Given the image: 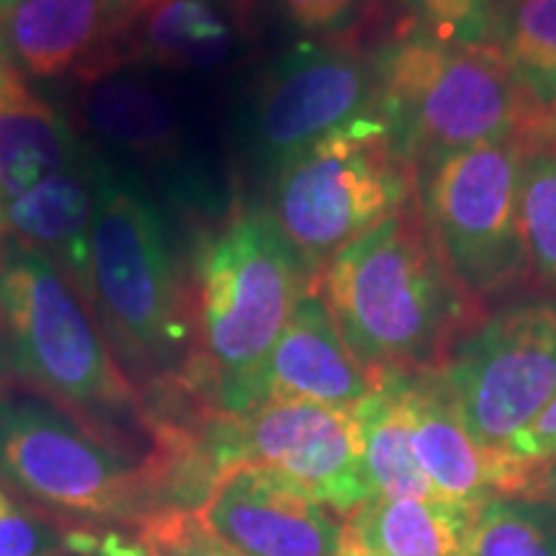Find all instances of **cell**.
<instances>
[{
    "label": "cell",
    "mask_w": 556,
    "mask_h": 556,
    "mask_svg": "<svg viewBox=\"0 0 556 556\" xmlns=\"http://www.w3.org/2000/svg\"><path fill=\"white\" fill-rule=\"evenodd\" d=\"M0 389L50 400L137 456L155 448L148 402L93 309L45 253L11 232H0Z\"/></svg>",
    "instance_id": "1"
},
{
    "label": "cell",
    "mask_w": 556,
    "mask_h": 556,
    "mask_svg": "<svg viewBox=\"0 0 556 556\" xmlns=\"http://www.w3.org/2000/svg\"><path fill=\"white\" fill-rule=\"evenodd\" d=\"M86 144L93 193V312L111 351L155 402L186 392L193 302L184 287L165 206L135 173ZM150 402V405H155Z\"/></svg>",
    "instance_id": "2"
},
{
    "label": "cell",
    "mask_w": 556,
    "mask_h": 556,
    "mask_svg": "<svg viewBox=\"0 0 556 556\" xmlns=\"http://www.w3.org/2000/svg\"><path fill=\"white\" fill-rule=\"evenodd\" d=\"M312 283L377 379L435 371L486 315L438 255L417 199L332 255Z\"/></svg>",
    "instance_id": "3"
},
{
    "label": "cell",
    "mask_w": 556,
    "mask_h": 556,
    "mask_svg": "<svg viewBox=\"0 0 556 556\" xmlns=\"http://www.w3.org/2000/svg\"><path fill=\"white\" fill-rule=\"evenodd\" d=\"M309 287V270L268 206H235L208 229L197 253L186 392L208 413L242 415L258 407L270 348Z\"/></svg>",
    "instance_id": "4"
},
{
    "label": "cell",
    "mask_w": 556,
    "mask_h": 556,
    "mask_svg": "<svg viewBox=\"0 0 556 556\" xmlns=\"http://www.w3.org/2000/svg\"><path fill=\"white\" fill-rule=\"evenodd\" d=\"M377 58L379 116L415 173L458 150L503 139L552 148L544 103L497 47L402 37L379 47Z\"/></svg>",
    "instance_id": "5"
},
{
    "label": "cell",
    "mask_w": 556,
    "mask_h": 556,
    "mask_svg": "<svg viewBox=\"0 0 556 556\" xmlns=\"http://www.w3.org/2000/svg\"><path fill=\"white\" fill-rule=\"evenodd\" d=\"M0 484L60 523L139 528L168 513L152 456H137L29 392L0 389Z\"/></svg>",
    "instance_id": "6"
},
{
    "label": "cell",
    "mask_w": 556,
    "mask_h": 556,
    "mask_svg": "<svg viewBox=\"0 0 556 556\" xmlns=\"http://www.w3.org/2000/svg\"><path fill=\"white\" fill-rule=\"evenodd\" d=\"M417 199V173L381 116L323 137L270 178V206L312 281L330 258Z\"/></svg>",
    "instance_id": "7"
},
{
    "label": "cell",
    "mask_w": 556,
    "mask_h": 556,
    "mask_svg": "<svg viewBox=\"0 0 556 556\" xmlns=\"http://www.w3.org/2000/svg\"><path fill=\"white\" fill-rule=\"evenodd\" d=\"M539 144L503 139L458 150L417 173V206L451 276L484 307L531 281L518 225L523 155Z\"/></svg>",
    "instance_id": "8"
},
{
    "label": "cell",
    "mask_w": 556,
    "mask_h": 556,
    "mask_svg": "<svg viewBox=\"0 0 556 556\" xmlns=\"http://www.w3.org/2000/svg\"><path fill=\"white\" fill-rule=\"evenodd\" d=\"M197 433L217 477L232 467L263 469L345 518L371 500L353 409L268 400L242 415L206 409Z\"/></svg>",
    "instance_id": "9"
},
{
    "label": "cell",
    "mask_w": 556,
    "mask_h": 556,
    "mask_svg": "<svg viewBox=\"0 0 556 556\" xmlns=\"http://www.w3.org/2000/svg\"><path fill=\"white\" fill-rule=\"evenodd\" d=\"M441 374L479 446L505 451L556 397V296L484 315Z\"/></svg>",
    "instance_id": "10"
},
{
    "label": "cell",
    "mask_w": 556,
    "mask_h": 556,
    "mask_svg": "<svg viewBox=\"0 0 556 556\" xmlns=\"http://www.w3.org/2000/svg\"><path fill=\"white\" fill-rule=\"evenodd\" d=\"M377 50L361 41H299L263 70L248 106V152L276 176L281 165L345 124L379 116Z\"/></svg>",
    "instance_id": "11"
},
{
    "label": "cell",
    "mask_w": 556,
    "mask_h": 556,
    "mask_svg": "<svg viewBox=\"0 0 556 556\" xmlns=\"http://www.w3.org/2000/svg\"><path fill=\"white\" fill-rule=\"evenodd\" d=\"M75 122L88 144L135 173L160 204H193L184 114L152 67L119 60L80 80Z\"/></svg>",
    "instance_id": "12"
},
{
    "label": "cell",
    "mask_w": 556,
    "mask_h": 556,
    "mask_svg": "<svg viewBox=\"0 0 556 556\" xmlns=\"http://www.w3.org/2000/svg\"><path fill=\"white\" fill-rule=\"evenodd\" d=\"M131 18L124 0H21L0 13V54L37 90L78 86L122 60Z\"/></svg>",
    "instance_id": "13"
},
{
    "label": "cell",
    "mask_w": 556,
    "mask_h": 556,
    "mask_svg": "<svg viewBox=\"0 0 556 556\" xmlns=\"http://www.w3.org/2000/svg\"><path fill=\"white\" fill-rule=\"evenodd\" d=\"M402 400L415 456L443 503L479 510L492 497H523L539 467L479 446L464 426L441 368L402 374Z\"/></svg>",
    "instance_id": "14"
},
{
    "label": "cell",
    "mask_w": 556,
    "mask_h": 556,
    "mask_svg": "<svg viewBox=\"0 0 556 556\" xmlns=\"http://www.w3.org/2000/svg\"><path fill=\"white\" fill-rule=\"evenodd\" d=\"M197 516L242 556H338L343 546L336 516L255 467L222 471Z\"/></svg>",
    "instance_id": "15"
},
{
    "label": "cell",
    "mask_w": 556,
    "mask_h": 556,
    "mask_svg": "<svg viewBox=\"0 0 556 556\" xmlns=\"http://www.w3.org/2000/svg\"><path fill=\"white\" fill-rule=\"evenodd\" d=\"M379 381L348 351L328 304L312 283L270 348L258 381V405L268 400H309L353 409Z\"/></svg>",
    "instance_id": "16"
},
{
    "label": "cell",
    "mask_w": 556,
    "mask_h": 556,
    "mask_svg": "<svg viewBox=\"0 0 556 556\" xmlns=\"http://www.w3.org/2000/svg\"><path fill=\"white\" fill-rule=\"evenodd\" d=\"M90 227H93V193H90L86 144L73 163L0 212V232L16 235L18 240L45 253L93 309Z\"/></svg>",
    "instance_id": "17"
},
{
    "label": "cell",
    "mask_w": 556,
    "mask_h": 556,
    "mask_svg": "<svg viewBox=\"0 0 556 556\" xmlns=\"http://www.w3.org/2000/svg\"><path fill=\"white\" fill-rule=\"evenodd\" d=\"M73 122L0 54V212L78 157Z\"/></svg>",
    "instance_id": "18"
},
{
    "label": "cell",
    "mask_w": 556,
    "mask_h": 556,
    "mask_svg": "<svg viewBox=\"0 0 556 556\" xmlns=\"http://www.w3.org/2000/svg\"><path fill=\"white\" fill-rule=\"evenodd\" d=\"M232 24L214 0H155L131 18L122 60L148 67L208 70L232 50Z\"/></svg>",
    "instance_id": "19"
},
{
    "label": "cell",
    "mask_w": 556,
    "mask_h": 556,
    "mask_svg": "<svg viewBox=\"0 0 556 556\" xmlns=\"http://www.w3.org/2000/svg\"><path fill=\"white\" fill-rule=\"evenodd\" d=\"M475 513L443 500H384L361 505L345 533L381 556H464Z\"/></svg>",
    "instance_id": "20"
},
{
    "label": "cell",
    "mask_w": 556,
    "mask_h": 556,
    "mask_svg": "<svg viewBox=\"0 0 556 556\" xmlns=\"http://www.w3.org/2000/svg\"><path fill=\"white\" fill-rule=\"evenodd\" d=\"M353 417L358 422L371 500H441L415 456L402 374L381 377L377 389L353 407Z\"/></svg>",
    "instance_id": "21"
},
{
    "label": "cell",
    "mask_w": 556,
    "mask_h": 556,
    "mask_svg": "<svg viewBox=\"0 0 556 556\" xmlns=\"http://www.w3.org/2000/svg\"><path fill=\"white\" fill-rule=\"evenodd\" d=\"M510 0H381L397 16L392 39L420 37L446 47H497Z\"/></svg>",
    "instance_id": "22"
},
{
    "label": "cell",
    "mask_w": 556,
    "mask_h": 556,
    "mask_svg": "<svg viewBox=\"0 0 556 556\" xmlns=\"http://www.w3.org/2000/svg\"><path fill=\"white\" fill-rule=\"evenodd\" d=\"M518 225L531 281L556 296V150L531 148L520 163Z\"/></svg>",
    "instance_id": "23"
},
{
    "label": "cell",
    "mask_w": 556,
    "mask_h": 556,
    "mask_svg": "<svg viewBox=\"0 0 556 556\" xmlns=\"http://www.w3.org/2000/svg\"><path fill=\"white\" fill-rule=\"evenodd\" d=\"M497 50L536 99H556V0H510Z\"/></svg>",
    "instance_id": "24"
},
{
    "label": "cell",
    "mask_w": 556,
    "mask_h": 556,
    "mask_svg": "<svg viewBox=\"0 0 556 556\" xmlns=\"http://www.w3.org/2000/svg\"><path fill=\"white\" fill-rule=\"evenodd\" d=\"M464 556H556V518L533 503L486 500L475 513Z\"/></svg>",
    "instance_id": "25"
},
{
    "label": "cell",
    "mask_w": 556,
    "mask_h": 556,
    "mask_svg": "<svg viewBox=\"0 0 556 556\" xmlns=\"http://www.w3.org/2000/svg\"><path fill=\"white\" fill-rule=\"evenodd\" d=\"M270 5L299 41H361L381 18V0H270Z\"/></svg>",
    "instance_id": "26"
},
{
    "label": "cell",
    "mask_w": 556,
    "mask_h": 556,
    "mask_svg": "<svg viewBox=\"0 0 556 556\" xmlns=\"http://www.w3.org/2000/svg\"><path fill=\"white\" fill-rule=\"evenodd\" d=\"M150 556H242L201 523L197 513H157L137 528Z\"/></svg>",
    "instance_id": "27"
},
{
    "label": "cell",
    "mask_w": 556,
    "mask_h": 556,
    "mask_svg": "<svg viewBox=\"0 0 556 556\" xmlns=\"http://www.w3.org/2000/svg\"><path fill=\"white\" fill-rule=\"evenodd\" d=\"M0 556H70L65 526L37 507L18 503L0 516Z\"/></svg>",
    "instance_id": "28"
},
{
    "label": "cell",
    "mask_w": 556,
    "mask_h": 556,
    "mask_svg": "<svg viewBox=\"0 0 556 556\" xmlns=\"http://www.w3.org/2000/svg\"><path fill=\"white\" fill-rule=\"evenodd\" d=\"M507 456L528 467H541L556 458V397L507 443Z\"/></svg>",
    "instance_id": "29"
},
{
    "label": "cell",
    "mask_w": 556,
    "mask_h": 556,
    "mask_svg": "<svg viewBox=\"0 0 556 556\" xmlns=\"http://www.w3.org/2000/svg\"><path fill=\"white\" fill-rule=\"evenodd\" d=\"M523 497L533 500V503L556 507V458L548 464H541L536 475H533L531 482H528Z\"/></svg>",
    "instance_id": "30"
},
{
    "label": "cell",
    "mask_w": 556,
    "mask_h": 556,
    "mask_svg": "<svg viewBox=\"0 0 556 556\" xmlns=\"http://www.w3.org/2000/svg\"><path fill=\"white\" fill-rule=\"evenodd\" d=\"M338 556H381V554L371 552V548H366V546H361L358 541H353V539L348 536V533L343 531V546H340Z\"/></svg>",
    "instance_id": "31"
},
{
    "label": "cell",
    "mask_w": 556,
    "mask_h": 556,
    "mask_svg": "<svg viewBox=\"0 0 556 556\" xmlns=\"http://www.w3.org/2000/svg\"><path fill=\"white\" fill-rule=\"evenodd\" d=\"M544 116H546V135H548V144L556 150V99L544 106Z\"/></svg>",
    "instance_id": "32"
},
{
    "label": "cell",
    "mask_w": 556,
    "mask_h": 556,
    "mask_svg": "<svg viewBox=\"0 0 556 556\" xmlns=\"http://www.w3.org/2000/svg\"><path fill=\"white\" fill-rule=\"evenodd\" d=\"M18 503H21V500H16V497L11 495L9 486L0 484V516H5V513H11L13 507H16Z\"/></svg>",
    "instance_id": "33"
},
{
    "label": "cell",
    "mask_w": 556,
    "mask_h": 556,
    "mask_svg": "<svg viewBox=\"0 0 556 556\" xmlns=\"http://www.w3.org/2000/svg\"><path fill=\"white\" fill-rule=\"evenodd\" d=\"M124 3H127L129 5V9L131 11H139V9H144V5H150V3H155V0H124Z\"/></svg>",
    "instance_id": "34"
},
{
    "label": "cell",
    "mask_w": 556,
    "mask_h": 556,
    "mask_svg": "<svg viewBox=\"0 0 556 556\" xmlns=\"http://www.w3.org/2000/svg\"><path fill=\"white\" fill-rule=\"evenodd\" d=\"M21 3V0H0V13H5L9 9H13V5Z\"/></svg>",
    "instance_id": "35"
}]
</instances>
